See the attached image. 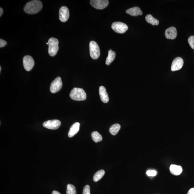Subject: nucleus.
I'll return each instance as SVG.
<instances>
[{"mask_svg":"<svg viewBox=\"0 0 194 194\" xmlns=\"http://www.w3.org/2000/svg\"><path fill=\"white\" fill-rule=\"evenodd\" d=\"M146 174L150 177H154L157 175V172L155 170H149L146 172Z\"/></svg>","mask_w":194,"mask_h":194,"instance_id":"nucleus-24","label":"nucleus"},{"mask_svg":"<svg viewBox=\"0 0 194 194\" xmlns=\"http://www.w3.org/2000/svg\"><path fill=\"white\" fill-rule=\"evenodd\" d=\"M91 6L98 10H102L108 6L109 1L107 0H91L90 1Z\"/></svg>","mask_w":194,"mask_h":194,"instance_id":"nucleus-7","label":"nucleus"},{"mask_svg":"<svg viewBox=\"0 0 194 194\" xmlns=\"http://www.w3.org/2000/svg\"><path fill=\"white\" fill-rule=\"evenodd\" d=\"M48 52L50 56L53 57L57 54L59 50V41L54 37L50 38L48 40Z\"/></svg>","mask_w":194,"mask_h":194,"instance_id":"nucleus-3","label":"nucleus"},{"mask_svg":"<svg viewBox=\"0 0 194 194\" xmlns=\"http://www.w3.org/2000/svg\"><path fill=\"white\" fill-rule=\"evenodd\" d=\"M90 52L91 57L94 59L98 58L100 55V49L96 42L92 41L90 43Z\"/></svg>","mask_w":194,"mask_h":194,"instance_id":"nucleus-4","label":"nucleus"},{"mask_svg":"<svg viewBox=\"0 0 194 194\" xmlns=\"http://www.w3.org/2000/svg\"><path fill=\"white\" fill-rule=\"evenodd\" d=\"M91 137L92 140L96 143L100 142L103 139L102 136L97 131L92 132Z\"/></svg>","mask_w":194,"mask_h":194,"instance_id":"nucleus-20","label":"nucleus"},{"mask_svg":"<svg viewBox=\"0 0 194 194\" xmlns=\"http://www.w3.org/2000/svg\"><path fill=\"white\" fill-rule=\"evenodd\" d=\"M46 44H47V45H48V44H49L48 43H48H46Z\"/></svg>","mask_w":194,"mask_h":194,"instance_id":"nucleus-31","label":"nucleus"},{"mask_svg":"<svg viewBox=\"0 0 194 194\" xmlns=\"http://www.w3.org/2000/svg\"><path fill=\"white\" fill-rule=\"evenodd\" d=\"M70 16L68 8L66 6H62L59 11V19L62 22H66L68 20Z\"/></svg>","mask_w":194,"mask_h":194,"instance_id":"nucleus-10","label":"nucleus"},{"mask_svg":"<svg viewBox=\"0 0 194 194\" xmlns=\"http://www.w3.org/2000/svg\"><path fill=\"white\" fill-rule=\"evenodd\" d=\"M145 19L147 22L154 26L159 24V22L157 19L154 18L151 14H149L146 16Z\"/></svg>","mask_w":194,"mask_h":194,"instance_id":"nucleus-18","label":"nucleus"},{"mask_svg":"<svg viewBox=\"0 0 194 194\" xmlns=\"http://www.w3.org/2000/svg\"><path fill=\"white\" fill-rule=\"evenodd\" d=\"M23 66L27 71H30L33 68L34 61L33 58L30 55H26L23 59Z\"/></svg>","mask_w":194,"mask_h":194,"instance_id":"nucleus-8","label":"nucleus"},{"mask_svg":"<svg viewBox=\"0 0 194 194\" xmlns=\"http://www.w3.org/2000/svg\"><path fill=\"white\" fill-rule=\"evenodd\" d=\"M170 173L175 175H179L182 173L183 171V168L180 166L176 165H172L170 167Z\"/></svg>","mask_w":194,"mask_h":194,"instance_id":"nucleus-16","label":"nucleus"},{"mask_svg":"<svg viewBox=\"0 0 194 194\" xmlns=\"http://www.w3.org/2000/svg\"><path fill=\"white\" fill-rule=\"evenodd\" d=\"M70 96L72 99L76 101H83L86 99V92L82 88H74L70 92Z\"/></svg>","mask_w":194,"mask_h":194,"instance_id":"nucleus-2","label":"nucleus"},{"mask_svg":"<svg viewBox=\"0 0 194 194\" xmlns=\"http://www.w3.org/2000/svg\"><path fill=\"white\" fill-rule=\"evenodd\" d=\"M3 9L1 7V8H0V16H1V17L3 13Z\"/></svg>","mask_w":194,"mask_h":194,"instance_id":"nucleus-29","label":"nucleus"},{"mask_svg":"<svg viewBox=\"0 0 194 194\" xmlns=\"http://www.w3.org/2000/svg\"><path fill=\"white\" fill-rule=\"evenodd\" d=\"M43 4L39 0H33L28 2L25 5L24 11L28 14H34L37 13L42 8Z\"/></svg>","mask_w":194,"mask_h":194,"instance_id":"nucleus-1","label":"nucleus"},{"mask_svg":"<svg viewBox=\"0 0 194 194\" xmlns=\"http://www.w3.org/2000/svg\"><path fill=\"white\" fill-rule=\"evenodd\" d=\"M127 13L133 16H137L142 15L143 12L139 7H136L128 9L126 11Z\"/></svg>","mask_w":194,"mask_h":194,"instance_id":"nucleus-14","label":"nucleus"},{"mask_svg":"<svg viewBox=\"0 0 194 194\" xmlns=\"http://www.w3.org/2000/svg\"><path fill=\"white\" fill-rule=\"evenodd\" d=\"M43 125V127L49 129L56 130L60 126L61 122L58 120H52L45 121Z\"/></svg>","mask_w":194,"mask_h":194,"instance_id":"nucleus-9","label":"nucleus"},{"mask_svg":"<svg viewBox=\"0 0 194 194\" xmlns=\"http://www.w3.org/2000/svg\"><path fill=\"white\" fill-rule=\"evenodd\" d=\"M112 28L114 31L119 34L125 33L128 29L127 25L120 22H116L112 23Z\"/></svg>","mask_w":194,"mask_h":194,"instance_id":"nucleus-5","label":"nucleus"},{"mask_svg":"<svg viewBox=\"0 0 194 194\" xmlns=\"http://www.w3.org/2000/svg\"><path fill=\"white\" fill-rule=\"evenodd\" d=\"M121 127V125L119 124H115L112 125L109 129L110 133L114 136L116 135L120 130Z\"/></svg>","mask_w":194,"mask_h":194,"instance_id":"nucleus-19","label":"nucleus"},{"mask_svg":"<svg viewBox=\"0 0 194 194\" xmlns=\"http://www.w3.org/2000/svg\"><path fill=\"white\" fill-rule=\"evenodd\" d=\"M62 86L61 78L58 77L52 82L50 86V91L52 93H55L59 91Z\"/></svg>","mask_w":194,"mask_h":194,"instance_id":"nucleus-6","label":"nucleus"},{"mask_svg":"<svg viewBox=\"0 0 194 194\" xmlns=\"http://www.w3.org/2000/svg\"><path fill=\"white\" fill-rule=\"evenodd\" d=\"M7 44V43L6 41L2 39H0V48H2L4 47Z\"/></svg>","mask_w":194,"mask_h":194,"instance_id":"nucleus-26","label":"nucleus"},{"mask_svg":"<svg viewBox=\"0 0 194 194\" xmlns=\"http://www.w3.org/2000/svg\"><path fill=\"white\" fill-rule=\"evenodd\" d=\"M99 92L101 100L104 103H108L109 101V98L106 88L104 86H101L99 88Z\"/></svg>","mask_w":194,"mask_h":194,"instance_id":"nucleus-13","label":"nucleus"},{"mask_svg":"<svg viewBox=\"0 0 194 194\" xmlns=\"http://www.w3.org/2000/svg\"><path fill=\"white\" fill-rule=\"evenodd\" d=\"M83 194H90V187L89 185H86L83 188Z\"/></svg>","mask_w":194,"mask_h":194,"instance_id":"nucleus-25","label":"nucleus"},{"mask_svg":"<svg viewBox=\"0 0 194 194\" xmlns=\"http://www.w3.org/2000/svg\"><path fill=\"white\" fill-rule=\"evenodd\" d=\"M116 56V53L115 52L111 50L109 51L108 56L106 58V64L107 65H109L115 60Z\"/></svg>","mask_w":194,"mask_h":194,"instance_id":"nucleus-17","label":"nucleus"},{"mask_svg":"<svg viewBox=\"0 0 194 194\" xmlns=\"http://www.w3.org/2000/svg\"><path fill=\"white\" fill-rule=\"evenodd\" d=\"M165 35L166 39L172 40L175 39L177 35L176 28L174 27H170L166 30Z\"/></svg>","mask_w":194,"mask_h":194,"instance_id":"nucleus-12","label":"nucleus"},{"mask_svg":"<svg viewBox=\"0 0 194 194\" xmlns=\"http://www.w3.org/2000/svg\"><path fill=\"white\" fill-rule=\"evenodd\" d=\"M184 64V61L182 58L178 57L174 60L171 66V70L175 71L181 69Z\"/></svg>","mask_w":194,"mask_h":194,"instance_id":"nucleus-11","label":"nucleus"},{"mask_svg":"<svg viewBox=\"0 0 194 194\" xmlns=\"http://www.w3.org/2000/svg\"><path fill=\"white\" fill-rule=\"evenodd\" d=\"M67 194H76V191L75 187L71 184H68L67 186L66 191Z\"/></svg>","mask_w":194,"mask_h":194,"instance_id":"nucleus-22","label":"nucleus"},{"mask_svg":"<svg viewBox=\"0 0 194 194\" xmlns=\"http://www.w3.org/2000/svg\"><path fill=\"white\" fill-rule=\"evenodd\" d=\"M188 42L191 47V48L194 49V36H192L188 38Z\"/></svg>","mask_w":194,"mask_h":194,"instance_id":"nucleus-23","label":"nucleus"},{"mask_svg":"<svg viewBox=\"0 0 194 194\" xmlns=\"http://www.w3.org/2000/svg\"><path fill=\"white\" fill-rule=\"evenodd\" d=\"M1 71V67H0V71Z\"/></svg>","mask_w":194,"mask_h":194,"instance_id":"nucleus-30","label":"nucleus"},{"mask_svg":"<svg viewBox=\"0 0 194 194\" xmlns=\"http://www.w3.org/2000/svg\"><path fill=\"white\" fill-rule=\"evenodd\" d=\"M187 194H194V188L190 189L188 192Z\"/></svg>","mask_w":194,"mask_h":194,"instance_id":"nucleus-27","label":"nucleus"},{"mask_svg":"<svg viewBox=\"0 0 194 194\" xmlns=\"http://www.w3.org/2000/svg\"><path fill=\"white\" fill-rule=\"evenodd\" d=\"M80 128V123L76 122L70 127L68 132V137L71 138L74 136L79 131Z\"/></svg>","mask_w":194,"mask_h":194,"instance_id":"nucleus-15","label":"nucleus"},{"mask_svg":"<svg viewBox=\"0 0 194 194\" xmlns=\"http://www.w3.org/2000/svg\"><path fill=\"white\" fill-rule=\"evenodd\" d=\"M52 194H61L59 193V192H58L56 191H54L52 192Z\"/></svg>","mask_w":194,"mask_h":194,"instance_id":"nucleus-28","label":"nucleus"},{"mask_svg":"<svg viewBox=\"0 0 194 194\" xmlns=\"http://www.w3.org/2000/svg\"><path fill=\"white\" fill-rule=\"evenodd\" d=\"M105 172L104 170H101L97 172L93 177V180L95 182H97L102 178L105 175Z\"/></svg>","mask_w":194,"mask_h":194,"instance_id":"nucleus-21","label":"nucleus"}]
</instances>
